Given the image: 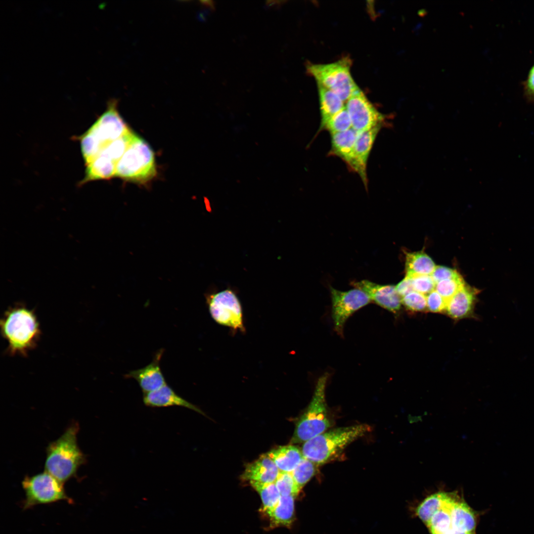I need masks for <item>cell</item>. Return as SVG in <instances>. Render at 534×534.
<instances>
[{"label": "cell", "instance_id": "30bf717a", "mask_svg": "<svg viewBox=\"0 0 534 534\" xmlns=\"http://www.w3.org/2000/svg\"><path fill=\"white\" fill-rule=\"evenodd\" d=\"M330 291L334 328L336 333L342 337L348 319L371 301L365 293L356 288L343 291L331 287Z\"/></svg>", "mask_w": 534, "mask_h": 534}, {"label": "cell", "instance_id": "1f68e13d", "mask_svg": "<svg viewBox=\"0 0 534 534\" xmlns=\"http://www.w3.org/2000/svg\"><path fill=\"white\" fill-rule=\"evenodd\" d=\"M410 278L415 291L426 296L435 290L436 283L431 275H416Z\"/></svg>", "mask_w": 534, "mask_h": 534}, {"label": "cell", "instance_id": "603a6c76", "mask_svg": "<svg viewBox=\"0 0 534 534\" xmlns=\"http://www.w3.org/2000/svg\"><path fill=\"white\" fill-rule=\"evenodd\" d=\"M321 115V128L333 116L345 107L344 101L332 90L317 84Z\"/></svg>", "mask_w": 534, "mask_h": 534}, {"label": "cell", "instance_id": "836d02e7", "mask_svg": "<svg viewBox=\"0 0 534 534\" xmlns=\"http://www.w3.org/2000/svg\"><path fill=\"white\" fill-rule=\"evenodd\" d=\"M524 95L527 102L534 105V64L523 83Z\"/></svg>", "mask_w": 534, "mask_h": 534}, {"label": "cell", "instance_id": "484cf974", "mask_svg": "<svg viewBox=\"0 0 534 534\" xmlns=\"http://www.w3.org/2000/svg\"><path fill=\"white\" fill-rule=\"evenodd\" d=\"M446 491H438L425 498L415 509L416 516L425 525L442 506Z\"/></svg>", "mask_w": 534, "mask_h": 534}, {"label": "cell", "instance_id": "e0dca14e", "mask_svg": "<svg viewBox=\"0 0 534 534\" xmlns=\"http://www.w3.org/2000/svg\"><path fill=\"white\" fill-rule=\"evenodd\" d=\"M279 472L273 461L266 453L248 463L241 478L244 481L271 483H275Z\"/></svg>", "mask_w": 534, "mask_h": 534}, {"label": "cell", "instance_id": "f1b7e54d", "mask_svg": "<svg viewBox=\"0 0 534 534\" xmlns=\"http://www.w3.org/2000/svg\"><path fill=\"white\" fill-rule=\"evenodd\" d=\"M465 285L462 277L459 275L437 282L435 290L447 301Z\"/></svg>", "mask_w": 534, "mask_h": 534}, {"label": "cell", "instance_id": "d4e9b609", "mask_svg": "<svg viewBox=\"0 0 534 534\" xmlns=\"http://www.w3.org/2000/svg\"><path fill=\"white\" fill-rule=\"evenodd\" d=\"M249 483L260 495L264 512H266L276 506L281 495L275 483H262L250 481Z\"/></svg>", "mask_w": 534, "mask_h": 534}, {"label": "cell", "instance_id": "52a82bcc", "mask_svg": "<svg viewBox=\"0 0 534 534\" xmlns=\"http://www.w3.org/2000/svg\"><path fill=\"white\" fill-rule=\"evenodd\" d=\"M21 484L25 493L22 506L24 510L61 500L73 502L66 493L64 483L45 471L32 476H26Z\"/></svg>", "mask_w": 534, "mask_h": 534}, {"label": "cell", "instance_id": "8992f818", "mask_svg": "<svg viewBox=\"0 0 534 534\" xmlns=\"http://www.w3.org/2000/svg\"><path fill=\"white\" fill-rule=\"evenodd\" d=\"M351 64L350 59L345 57L327 64L308 63L307 70L317 84L332 90L345 102L360 89L352 76Z\"/></svg>", "mask_w": 534, "mask_h": 534}, {"label": "cell", "instance_id": "d6986e66", "mask_svg": "<svg viewBox=\"0 0 534 534\" xmlns=\"http://www.w3.org/2000/svg\"><path fill=\"white\" fill-rule=\"evenodd\" d=\"M117 163L104 151H101L91 162L86 165L85 177L79 185L115 176Z\"/></svg>", "mask_w": 534, "mask_h": 534}, {"label": "cell", "instance_id": "277c9868", "mask_svg": "<svg viewBox=\"0 0 534 534\" xmlns=\"http://www.w3.org/2000/svg\"><path fill=\"white\" fill-rule=\"evenodd\" d=\"M328 378L325 373L318 379L312 400L296 423L291 444L304 443L332 426L325 399Z\"/></svg>", "mask_w": 534, "mask_h": 534}, {"label": "cell", "instance_id": "4dcf8cb0", "mask_svg": "<svg viewBox=\"0 0 534 534\" xmlns=\"http://www.w3.org/2000/svg\"><path fill=\"white\" fill-rule=\"evenodd\" d=\"M401 304L413 312H424L427 309L426 296L415 291L402 297Z\"/></svg>", "mask_w": 534, "mask_h": 534}, {"label": "cell", "instance_id": "f546056e", "mask_svg": "<svg viewBox=\"0 0 534 534\" xmlns=\"http://www.w3.org/2000/svg\"><path fill=\"white\" fill-rule=\"evenodd\" d=\"M281 496H296L301 489L295 481L291 473L280 472L275 482Z\"/></svg>", "mask_w": 534, "mask_h": 534}, {"label": "cell", "instance_id": "8fae6325", "mask_svg": "<svg viewBox=\"0 0 534 534\" xmlns=\"http://www.w3.org/2000/svg\"><path fill=\"white\" fill-rule=\"evenodd\" d=\"M346 109L350 116L352 128L360 133L382 126L384 116L379 112L359 89L346 101Z\"/></svg>", "mask_w": 534, "mask_h": 534}, {"label": "cell", "instance_id": "7a4b0ae2", "mask_svg": "<svg viewBox=\"0 0 534 534\" xmlns=\"http://www.w3.org/2000/svg\"><path fill=\"white\" fill-rule=\"evenodd\" d=\"M0 332L11 355L26 356L36 347L41 335L39 322L35 312L24 305L8 309L0 322Z\"/></svg>", "mask_w": 534, "mask_h": 534}, {"label": "cell", "instance_id": "ba28073f", "mask_svg": "<svg viewBox=\"0 0 534 534\" xmlns=\"http://www.w3.org/2000/svg\"><path fill=\"white\" fill-rule=\"evenodd\" d=\"M206 299L211 316L215 322L234 332H245L242 306L233 290L227 289L209 294Z\"/></svg>", "mask_w": 534, "mask_h": 534}, {"label": "cell", "instance_id": "9c48e42d", "mask_svg": "<svg viewBox=\"0 0 534 534\" xmlns=\"http://www.w3.org/2000/svg\"><path fill=\"white\" fill-rule=\"evenodd\" d=\"M117 106V100L110 99L106 110L86 132L99 143L102 150L130 130L119 114Z\"/></svg>", "mask_w": 534, "mask_h": 534}, {"label": "cell", "instance_id": "ac0fdd59", "mask_svg": "<svg viewBox=\"0 0 534 534\" xmlns=\"http://www.w3.org/2000/svg\"><path fill=\"white\" fill-rule=\"evenodd\" d=\"M477 292L465 285L447 301L445 311L451 318L467 317L473 312Z\"/></svg>", "mask_w": 534, "mask_h": 534}, {"label": "cell", "instance_id": "7402d4cb", "mask_svg": "<svg viewBox=\"0 0 534 534\" xmlns=\"http://www.w3.org/2000/svg\"><path fill=\"white\" fill-rule=\"evenodd\" d=\"M358 134L352 128L344 132L331 134L332 153L341 158L348 166L353 157Z\"/></svg>", "mask_w": 534, "mask_h": 534}, {"label": "cell", "instance_id": "5bb4252c", "mask_svg": "<svg viewBox=\"0 0 534 534\" xmlns=\"http://www.w3.org/2000/svg\"><path fill=\"white\" fill-rule=\"evenodd\" d=\"M163 353L161 349L152 361L146 366L133 370L125 375L127 378L134 379L143 393L156 390L166 384L160 367V361Z\"/></svg>", "mask_w": 534, "mask_h": 534}, {"label": "cell", "instance_id": "83f0119b", "mask_svg": "<svg viewBox=\"0 0 534 534\" xmlns=\"http://www.w3.org/2000/svg\"><path fill=\"white\" fill-rule=\"evenodd\" d=\"M321 128L327 130L331 134L352 128L351 120L346 107L330 118Z\"/></svg>", "mask_w": 534, "mask_h": 534}, {"label": "cell", "instance_id": "d6a6232c", "mask_svg": "<svg viewBox=\"0 0 534 534\" xmlns=\"http://www.w3.org/2000/svg\"><path fill=\"white\" fill-rule=\"evenodd\" d=\"M427 309L432 312L445 311L447 301L436 290L426 295Z\"/></svg>", "mask_w": 534, "mask_h": 534}, {"label": "cell", "instance_id": "74e56055", "mask_svg": "<svg viewBox=\"0 0 534 534\" xmlns=\"http://www.w3.org/2000/svg\"><path fill=\"white\" fill-rule=\"evenodd\" d=\"M476 534L468 533H462V532H454V533H450V534Z\"/></svg>", "mask_w": 534, "mask_h": 534}, {"label": "cell", "instance_id": "2e32d148", "mask_svg": "<svg viewBox=\"0 0 534 534\" xmlns=\"http://www.w3.org/2000/svg\"><path fill=\"white\" fill-rule=\"evenodd\" d=\"M143 401L150 407L179 406L205 415L198 407L178 395L167 383L156 390L143 393Z\"/></svg>", "mask_w": 534, "mask_h": 534}, {"label": "cell", "instance_id": "6da1fadb", "mask_svg": "<svg viewBox=\"0 0 534 534\" xmlns=\"http://www.w3.org/2000/svg\"><path fill=\"white\" fill-rule=\"evenodd\" d=\"M79 428L78 423H72L46 449L44 471L64 484L75 477L79 467L87 462L77 442Z\"/></svg>", "mask_w": 534, "mask_h": 534}, {"label": "cell", "instance_id": "ffe728a7", "mask_svg": "<svg viewBox=\"0 0 534 534\" xmlns=\"http://www.w3.org/2000/svg\"><path fill=\"white\" fill-rule=\"evenodd\" d=\"M280 472L291 473L303 456L301 450L293 445L278 446L266 453Z\"/></svg>", "mask_w": 534, "mask_h": 534}, {"label": "cell", "instance_id": "8d00e7d4", "mask_svg": "<svg viewBox=\"0 0 534 534\" xmlns=\"http://www.w3.org/2000/svg\"><path fill=\"white\" fill-rule=\"evenodd\" d=\"M285 1L281 0H268L266 2V4L267 7H280L282 2H284Z\"/></svg>", "mask_w": 534, "mask_h": 534}, {"label": "cell", "instance_id": "4fadbf2b", "mask_svg": "<svg viewBox=\"0 0 534 534\" xmlns=\"http://www.w3.org/2000/svg\"><path fill=\"white\" fill-rule=\"evenodd\" d=\"M382 126L358 133L354 146L353 157L348 166L358 174L365 186L367 184L366 167L368 157L376 137Z\"/></svg>", "mask_w": 534, "mask_h": 534}, {"label": "cell", "instance_id": "9a60e30c", "mask_svg": "<svg viewBox=\"0 0 534 534\" xmlns=\"http://www.w3.org/2000/svg\"><path fill=\"white\" fill-rule=\"evenodd\" d=\"M452 532L476 534L478 515L458 492L450 507Z\"/></svg>", "mask_w": 534, "mask_h": 534}, {"label": "cell", "instance_id": "d590c367", "mask_svg": "<svg viewBox=\"0 0 534 534\" xmlns=\"http://www.w3.org/2000/svg\"><path fill=\"white\" fill-rule=\"evenodd\" d=\"M395 286L396 291L401 298L414 291L410 278L406 277Z\"/></svg>", "mask_w": 534, "mask_h": 534}, {"label": "cell", "instance_id": "7c38bea8", "mask_svg": "<svg viewBox=\"0 0 534 534\" xmlns=\"http://www.w3.org/2000/svg\"><path fill=\"white\" fill-rule=\"evenodd\" d=\"M352 284L365 293L371 301L382 308L394 314L400 310L401 298L395 286L379 284L367 280L354 282Z\"/></svg>", "mask_w": 534, "mask_h": 534}, {"label": "cell", "instance_id": "5b68a950", "mask_svg": "<svg viewBox=\"0 0 534 534\" xmlns=\"http://www.w3.org/2000/svg\"><path fill=\"white\" fill-rule=\"evenodd\" d=\"M156 174L154 153L149 144L135 134L118 161L115 176L139 183H146Z\"/></svg>", "mask_w": 534, "mask_h": 534}, {"label": "cell", "instance_id": "44dd1931", "mask_svg": "<svg viewBox=\"0 0 534 534\" xmlns=\"http://www.w3.org/2000/svg\"><path fill=\"white\" fill-rule=\"evenodd\" d=\"M295 498L293 495L281 496L276 506L266 512L269 517L271 528L279 526L289 528L292 525L295 519Z\"/></svg>", "mask_w": 534, "mask_h": 534}, {"label": "cell", "instance_id": "e575fe53", "mask_svg": "<svg viewBox=\"0 0 534 534\" xmlns=\"http://www.w3.org/2000/svg\"><path fill=\"white\" fill-rule=\"evenodd\" d=\"M431 276L436 283L437 282L449 278H452L459 275L456 270L444 266H436L434 271L431 274Z\"/></svg>", "mask_w": 534, "mask_h": 534}, {"label": "cell", "instance_id": "4316f807", "mask_svg": "<svg viewBox=\"0 0 534 534\" xmlns=\"http://www.w3.org/2000/svg\"><path fill=\"white\" fill-rule=\"evenodd\" d=\"M317 466L312 461L303 457L297 466L291 472L295 481L301 489L315 474Z\"/></svg>", "mask_w": 534, "mask_h": 534}, {"label": "cell", "instance_id": "cb8c5ba5", "mask_svg": "<svg viewBox=\"0 0 534 534\" xmlns=\"http://www.w3.org/2000/svg\"><path fill=\"white\" fill-rule=\"evenodd\" d=\"M435 265L431 258L423 252L408 253L405 257L406 277L431 275Z\"/></svg>", "mask_w": 534, "mask_h": 534}, {"label": "cell", "instance_id": "3957f363", "mask_svg": "<svg viewBox=\"0 0 534 534\" xmlns=\"http://www.w3.org/2000/svg\"><path fill=\"white\" fill-rule=\"evenodd\" d=\"M370 431L366 424L335 428L304 443L301 450L303 457L321 465L336 459L349 445Z\"/></svg>", "mask_w": 534, "mask_h": 534}]
</instances>
